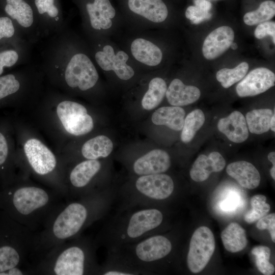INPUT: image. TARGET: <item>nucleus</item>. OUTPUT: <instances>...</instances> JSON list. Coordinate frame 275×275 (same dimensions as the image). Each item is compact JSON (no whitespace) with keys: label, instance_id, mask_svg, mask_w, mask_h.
<instances>
[{"label":"nucleus","instance_id":"c756f323","mask_svg":"<svg viewBox=\"0 0 275 275\" xmlns=\"http://www.w3.org/2000/svg\"><path fill=\"white\" fill-rule=\"evenodd\" d=\"M98 274L135 275L139 274L117 253L108 252L107 259L104 264L100 266Z\"/></svg>","mask_w":275,"mask_h":275},{"label":"nucleus","instance_id":"aec40b11","mask_svg":"<svg viewBox=\"0 0 275 275\" xmlns=\"http://www.w3.org/2000/svg\"><path fill=\"white\" fill-rule=\"evenodd\" d=\"M30 43H7L0 45V76L5 70L20 65L28 64L31 58Z\"/></svg>","mask_w":275,"mask_h":275},{"label":"nucleus","instance_id":"5701e85b","mask_svg":"<svg viewBox=\"0 0 275 275\" xmlns=\"http://www.w3.org/2000/svg\"><path fill=\"white\" fill-rule=\"evenodd\" d=\"M226 172L242 187L253 189L260 182V175L256 167L246 161H238L228 165Z\"/></svg>","mask_w":275,"mask_h":275},{"label":"nucleus","instance_id":"4468645a","mask_svg":"<svg viewBox=\"0 0 275 275\" xmlns=\"http://www.w3.org/2000/svg\"><path fill=\"white\" fill-rule=\"evenodd\" d=\"M215 249L214 236L211 230L205 226L197 228L189 242L186 263L194 273L201 272L207 265Z\"/></svg>","mask_w":275,"mask_h":275},{"label":"nucleus","instance_id":"7c9ffc66","mask_svg":"<svg viewBox=\"0 0 275 275\" xmlns=\"http://www.w3.org/2000/svg\"><path fill=\"white\" fill-rule=\"evenodd\" d=\"M27 43H30L13 20L6 15L0 16V45Z\"/></svg>","mask_w":275,"mask_h":275},{"label":"nucleus","instance_id":"1a4fd4ad","mask_svg":"<svg viewBox=\"0 0 275 275\" xmlns=\"http://www.w3.org/2000/svg\"><path fill=\"white\" fill-rule=\"evenodd\" d=\"M82 10L81 24L86 39H114L125 30L123 16L118 14L110 0L87 1Z\"/></svg>","mask_w":275,"mask_h":275},{"label":"nucleus","instance_id":"2eb2a0df","mask_svg":"<svg viewBox=\"0 0 275 275\" xmlns=\"http://www.w3.org/2000/svg\"><path fill=\"white\" fill-rule=\"evenodd\" d=\"M56 111L64 129L72 135L86 134L94 127L92 118L80 103L69 100H62L58 104Z\"/></svg>","mask_w":275,"mask_h":275},{"label":"nucleus","instance_id":"f03ea898","mask_svg":"<svg viewBox=\"0 0 275 275\" xmlns=\"http://www.w3.org/2000/svg\"><path fill=\"white\" fill-rule=\"evenodd\" d=\"M115 197V194L102 190L63 203L43 229L35 232L34 265L52 248L78 237L86 229L104 217Z\"/></svg>","mask_w":275,"mask_h":275},{"label":"nucleus","instance_id":"393cba45","mask_svg":"<svg viewBox=\"0 0 275 275\" xmlns=\"http://www.w3.org/2000/svg\"><path fill=\"white\" fill-rule=\"evenodd\" d=\"M185 112L180 106H163L156 110L152 114V122L157 125H165L169 128L180 131L182 129Z\"/></svg>","mask_w":275,"mask_h":275},{"label":"nucleus","instance_id":"c03bdc74","mask_svg":"<svg viewBox=\"0 0 275 275\" xmlns=\"http://www.w3.org/2000/svg\"><path fill=\"white\" fill-rule=\"evenodd\" d=\"M0 189H1V187H0Z\"/></svg>","mask_w":275,"mask_h":275},{"label":"nucleus","instance_id":"2f4dec72","mask_svg":"<svg viewBox=\"0 0 275 275\" xmlns=\"http://www.w3.org/2000/svg\"><path fill=\"white\" fill-rule=\"evenodd\" d=\"M205 122V115L202 110L196 109L185 118L181 133V140L184 143L190 142L197 132Z\"/></svg>","mask_w":275,"mask_h":275},{"label":"nucleus","instance_id":"39448f33","mask_svg":"<svg viewBox=\"0 0 275 275\" xmlns=\"http://www.w3.org/2000/svg\"><path fill=\"white\" fill-rule=\"evenodd\" d=\"M95 240L81 235L50 250L35 264L34 274H98Z\"/></svg>","mask_w":275,"mask_h":275},{"label":"nucleus","instance_id":"423d86ee","mask_svg":"<svg viewBox=\"0 0 275 275\" xmlns=\"http://www.w3.org/2000/svg\"><path fill=\"white\" fill-rule=\"evenodd\" d=\"M35 232L0 209V275L12 268L26 267L33 272Z\"/></svg>","mask_w":275,"mask_h":275},{"label":"nucleus","instance_id":"ddd939ff","mask_svg":"<svg viewBox=\"0 0 275 275\" xmlns=\"http://www.w3.org/2000/svg\"><path fill=\"white\" fill-rule=\"evenodd\" d=\"M101 168L98 159H86L74 166L65 181L66 200L99 191L95 190L93 183Z\"/></svg>","mask_w":275,"mask_h":275},{"label":"nucleus","instance_id":"a211bd4d","mask_svg":"<svg viewBox=\"0 0 275 275\" xmlns=\"http://www.w3.org/2000/svg\"><path fill=\"white\" fill-rule=\"evenodd\" d=\"M171 165L169 154L161 149L152 150L133 162V172L138 176L163 173Z\"/></svg>","mask_w":275,"mask_h":275},{"label":"nucleus","instance_id":"72a5a7b5","mask_svg":"<svg viewBox=\"0 0 275 275\" xmlns=\"http://www.w3.org/2000/svg\"><path fill=\"white\" fill-rule=\"evenodd\" d=\"M249 68L248 63L243 62L232 69H221L217 72L216 78L223 88L227 89L241 80L246 74Z\"/></svg>","mask_w":275,"mask_h":275},{"label":"nucleus","instance_id":"6ab92c4d","mask_svg":"<svg viewBox=\"0 0 275 275\" xmlns=\"http://www.w3.org/2000/svg\"><path fill=\"white\" fill-rule=\"evenodd\" d=\"M225 165L224 158L218 152H212L208 156L201 154L191 166L190 177L196 182H203L207 180L211 173L222 171Z\"/></svg>","mask_w":275,"mask_h":275},{"label":"nucleus","instance_id":"58836bf2","mask_svg":"<svg viewBox=\"0 0 275 275\" xmlns=\"http://www.w3.org/2000/svg\"><path fill=\"white\" fill-rule=\"evenodd\" d=\"M256 227L259 230H267L270 234L272 241L275 242V213L265 215L258 220Z\"/></svg>","mask_w":275,"mask_h":275},{"label":"nucleus","instance_id":"a878e982","mask_svg":"<svg viewBox=\"0 0 275 275\" xmlns=\"http://www.w3.org/2000/svg\"><path fill=\"white\" fill-rule=\"evenodd\" d=\"M147 88L141 99V104L145 109L156 108L166 96L167 85L166 80L159 76L149 78Z\"/></svg>","mask_w":275,"mask_h":275},{"label":"nucleus","instance_id":"a19ab883","mask_svg":"<svg viewBox=\"0 0 275 275\" xmlns=\"http://www.w3.org/2000/svg\"><path fill=\"white\" fill-rule=\"evenodd\" d=\"M267 157L268 159L272 162V165H275V152L274 151L270 152Z\"/></svg>","mask_w":275,"mask_h":275},{"label":"nucleus","instance_id":"9d476101","mask_svg":"<svg viewBox=\"0 0 275 275\" xmlns=\"http://www.w3.org/2000/svg\"><path fill=\"white\" fill-rule=\"evenodd\" d=\"M26 162L30 169L37 176L46 179L51 188L62 194L66 199L64 179L56 174L58 161L54 154L37 139H30L23 146Z\"/></svg>","mask_w":275,"mask_h":275},{"label":"nucleus","instance_id":"7ed1b4c3","mask_svg":"<svg viewBox=\"0 0 275 275\" xmlns=\"http://www.w3.org/2000/svg\"><path fill=\"white\" fill-rule=\"evenodd\" d=\"M60 192L19 180L0 189V209L34 232L42 230L54 212L64 203Z\"/></svg>","mask_w":275,"mask_h":275},{"label":"nucleus","instance_id":"cd10ccee","mask_svg":"<svg viewBox=\"0 0 275 275\" xmlns=\"http://www.w3.org/2000/svg\"><path fill=\"white\" fill-rule=\"evenodd\" d=\"M113 149V144L111 139L100 135L85 142L81 148V154L86 159H98L107 157Z\"/></svg>","mask_w":275,"mask_h":275},{"label":"nucleus","instance_id":"79ce46f5","mask_svg":"<svg viewBox=\"0 0 275 275\" xmlns=\"http://www.w3.org/2000/svg\"><path fill=\"white\" fill-rule=\"evenodd\" d=\"M275 114L273 113L270 121V129L274 132L275 131Z\"/></svg>","mask_w":275,"mask_h":275},{"label":"nucleus","instance_id":"6e6552de","mask_svg":"<svg viewBox=\"0 0 275 275\" xmlns=\"http://www.w3.org/2000/svg\"><path fill=\"white\" fill-rule=\"evenodd\" d=\"M175 189L172 178L164 173L139 176L131 188L116 195L120 200L119 210L136 206H155L167 200Z\"/></svg>","mask_w":275,"mask_h":275},{"label":"nucleus","instance_id":"c85d7f7f","mask_svg":"<svg viewBox=\"0 0 275 275\" xmlns=\"http://www.w3.org/2000/svg\"><path fill=\"white\" fill-rule=\"evenodd\" d=\"M274 113L269 108L255 109L248 112L245 120L250 132L261 134L270 129V121Z\"/></svg>","mask_w":275,"mask_h":275},{"label":"nucleus","instance_id":"f8f14e48","mask_svg":"<svg viewBox=\"0 0 275 275\" xmlns=\"http://www.w3.org/2000/svg\"><path fill=\"white\" fill-rule=\"evenodd\" d=\"M42 73L40 66L30 64L20 71L0 76V103L36 89Z\"/></svg>","mask_w":275,"mask_h":275},{"label":"nucleus","instance_id":"dca6fc26","mask_svg":"<svg viewBox=\"0 0 275 275\" xmlns=\"http://www.w3.org/2000/svg\"><path fill=\"white\" fill-rule=\"evenodd\" d=\"M275 74L265 67L251 70L236 87L240 97L254 96L263 93L274 86Z\"/></svg>","mask_w":275,"mask_h":275},{"label":"nucleus","instance_id":"412c9836","mask_svg":"<svg viewBox=\"0 0 275 275\" xmlns=\"http://www.w3.org/2000/svg\"><path fill=\"white\" fill-rule=\"evenodd\" d=\"M218 130L231 142L241 143L249 137L245 118L240 112L235 111L228 117L220 119L217 123Z\"/></svg>","mask_w":275,"mask_h":275},{"label":"nucleus","instance_id":"f704fd0d","mask_svg":"<svg viewBox=\"0 0 275 275\" xmlns=\"http://www.w3.org/2000/svg\"><path fill=\"white\" fill-rule=\"evenodd\" d=\"M252 210L246 212L244 215V221L252 224L266 215L269 211L270 207L266 203V198L262 195L254 196L251 200Z\"/></svg>","mask_w":275,"mask_h":275},{"label":"nucleus","instance_id":"37998d69","mask_svg":"<svg viewBox=\"0 0 275 275\" xmlns=\"http://www.w3.org/2000/svg\"><path fill=\"white\" fill-rule=\"evenodd\" d=\"M230 47L233 50H235L238 48V46L236 43L233 42Z\"/></svg>","mask_w":275,"mask_h":275},{"label":"nucleus","instance_id":"473e14b6","mask_svg":"<svg viewBox=\"0 0 275 275\" xmlns=\"http://www.w3.org/2000/svg\"><path fill=\"white\" fill-rule=\"evenodd\" d=\"M274 15L275 3L268 0L262 2L257 10L245 13L243 19L245 24L252 26L269 21Z\"/></svg>","mask_w":275,"mask_h":275},{"label":"nucleus","instance_id":"c9c22d12","mask_svg":"<svg viewBox=\"0 0 275 275\" xmlns=\"http://www.w3.org/2000/svg\"><path fill=\"white\" fill-rule=\"evenodd\" d=\"M251 253L255 256V263L260 272L265 275H271L274 272V266L269 262L270 250L268 247L256 246Z\"/></svg>","mask_w":275,"mask_h":275},{"label":"nucleus","instance_id":"4c0bfd02","mask_svg":"<svg viewBox=\"0 0 275 275\" xmlns=\"http://www.w3.org/2000/svg\"><path fill=\"white\" fill-rule=\"evenodd\" d=\"M254 36L258 39H262L267 36H270L275 43V23L274 21H265L258 24L254 32Z\"/></svg>","mask_w":275,"mask_h":275},{"label":"nucleus","instance_id":"f257e3e1","mask_svg":"<svg viewBox=\"0 0 275 275\" xmlns=\"http://www.w3.org/2000/svg\"><path fill=\"white\" fill-rule=\"evenodd\" d=\"M47 39L41 52L40 67L53 83L80 93L98 87V68L85 38L67 24Z\"/></svg>","mask_w":275,"mask_h":275},{"label":"nucleus","instance_id":"4be33fe9","mask_svg":"<svg viewBox=\"0 0 275 275\" xmlns=\"http://www.w3.org/2000/svg\"><path fill=\"white\" fill-rule=\"evenodd\" d=\"M201 96L200 90L191 85H186L180 79H173L167 88L166 96L172 106H182L192 104Z\"/></svg>","mask_w":275,"mask_h":275},{"label":"nucleus","instance_id":"20e7f679","mask_svg":"<svg viewBox=\"0 0 275 275\" xmlns=\"http://www.w3.org/2000/svg\"><path fill=\"white\" fill-rule=\"evenodd\" d=\"M163 220L162 212L155 206H136L119 210L100 231L95 241L97 245L104 244L108 252L115 251L156 234Z\"/></svg>","mask_w":275,"mask_h":275},{"label":"nucleus","instance_id":"0eeeda50","mask_svg":"<svg viewBox=\"0 0 275 275\" xmlns=\"http://www.w3.org/2000/svg\"><path fill=\"white\" fill-rule=\"evenodd\" d=\"M85 39L97 67L104 73L126 82L134 80L143 72L113 38Z\"/></svg>","mask_w":275,"mask_h":275},{"label":"nucleus","instance_id":"f3484780","mask_svg":"<svg viewBox=\"0 0 275 275\" xmlns=\"http://www.w3.org/2000/svg\"><path fill=\"white\" fill-rule=\"evenodd\" d=\"M234 32L229 26H222L210 32L205 39L202 53L207 60H214L226 52L233 42Z\"/></svg>","mask_w":275,"mask_h":275},{"label":"nucleus","instance_id":"ea45409f","mask_svg":"<svg viewBox=\"0 0 275 275\" xmlns=\"http://www.w3.org/2000/svg\"><path fill=\"white\" fill-rule=\"evenodd\" d=\"M237 202L236 196L231 195L221 203L220 206L223 210L232 211L236 208Z\"/></svg>","mask_w":275,"mask_h":275},{"label":"nucleus","instance_id":"e433bc0d","mask_svg":"<svg viewBox=\"0 0 275 275\" xmlns=\"http://www.w3.org/2000/svg\"><path fill=\"white\" fill-rule=\"evenodd\" d=\"M195 6L188 7L185 12L187 18L193 22L208 18V13L211 8V4L206 0H195Z\"/></svg>","mask_w":275,"mask_h":275},{"label":"nucleus","instance_id":"b1692460","mask_svg":"<svg viewBox=\"0 0 275 275\" xmlns=\"http://www.w3.org/2000/svg\"><path fill=\"white\" fill-rule=\"evenodd\" d=\"M15 162L13 161L10 145L6 133L0 129V187L5 188L17 179L14 174Z\"/></svg>","mask_w":275,"mask_h":275},{"label":"nucleus","instance_id":"bb28decb","mask_svg":"<svg viewBox=\"0 0 275 275\" xmlns=\"http://www.w3.org/2000/svg\"><path fill=\"white\" fill-rule=\"evenodd\" d=\"M221 236L224 247L231 253L242 251L248 244L244 229L236 223L228 225L221 233Z\"/></svg>","mask_w":275,"mask_h":275},{"label":"nucleus","instance_id":"9b49d317","mask_svg":"<svg viewBox=\"0 0 275 275\" xmlns=\"http://www.w3.org/2000/svg\"><path fill=\"white\" fill-rule=\"evenodd\" d=\"M126 6L127 12L122 15L126 30L154 29L168 19L169 10L162 0H127Z\"/></svg>","mask_w":275,"mask_h":275}]
</instances>
